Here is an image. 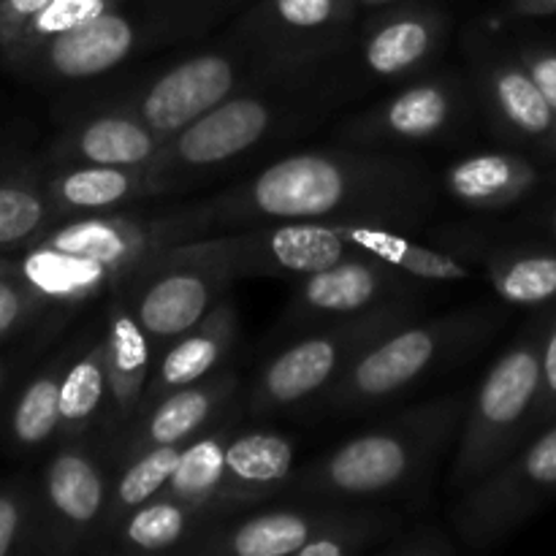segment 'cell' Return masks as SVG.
<instances>
[{
    "label": "cell",
    "mask_w": 556,
    "mask_h": 556,
    "mask_svg": "<svg viewBox=\"0 0 556 556\" xmlns=\"http://www.w3.org/2000/svg\"><path fill=\"white\" fill-rule=\"evenodd\" d=\"M358 9L356 0H255L237 22L282 47L340 58Z\"/></svg>",
    "instance_id": "cell-16"
},
{
    "label": "cell",
    "mask_w": 556,
    "mask_h": 556,
    "mask_svg": "<svg viewBox=\"0 0 556 556\" xmlns=\"http://www.w3.org/2000/svg\"><path fill=\"white\" fill-rule=\"evenodd\" d=\"M0 63H3V52H0Z\"/></svg>",
    "instance_id": "cell-49"
},
{
    "label": "cell",
    "mask_w": 556,
    "mask_h": 556,
    "mask_svg": "<svg viewBox=\"0 0 556 556\" xmlns=\"http://www.w3.org/2000/svg\"><path fill=\"white\" fill-rule=\"evenodd\" d=\"M112 481L85 440H65L47 462L38 492L41 535L49 552H76L92 538L109 535Z\"/></svg>",
    "instance_id": "cell-13"
},
{
    "label": "cell",
    "mask_w": 556,
    "mask_h": 556,
    "mask_svg": "<svg viewBox=\"0 0 556 556\" xmlns=\"http://www.w3.org/2000/svg\"><path fill=\"white\" fill-rule=\"evenodd\" d=\"M416 282L367 255H348L329 269L296 277L286 326L302 329L375 313L386 304L416 299Z\"/></svg>",
    "instance_id": "cell-14"
},
{
    "label": "cell",
    "mask_w": 556,
    "mask_h": 556,
    "mask_svg": "<svg viewBox=\"0 0 556 556\" xmlns=\"http://www.w3.org/2000/svg\"><path fill=\"white\" fill-rule=\"evenodd\" d=\"M470 394L438 396L345 440L293 476L286 492L313 503L396 494L432 470L454 443Z\"/></svg>",
    "instance_id": "cell-3"
},
{
    "label": "cell",
    "mask_w": 556,
    "mask_h": 556,
    "mask_svg": "<svg viewBox=\"0 0 556 556\" xmlns=\"http://www.w3.org/2000/svg\"><path fill=\"white\" fill-rule=\"evenodd\" d=\"M237 304L226 296L195 329L185 331L182 337L168 342L157 353L141 410L150 407L155 400H161V396L172 394V391L201 383V380L220 372L223 362H226L233 342H237Z\"/></svg>",
    "instance_id": "cell-21"
},
{
    "label": "cell",
    "mask_w": 556,
    "mask_h": 556,
    "mask_svg": "<svg viewBox=\"0 0 556 556\" xmlns=\"http://www.w3.org/2000/svg\"><path fill=\"white\" fill-rule=\"evenodd\" d=\"M402 519L391 510L334 508L324 530L299 552V556H351L378 552L400 535Z\"/></svg>",
    "instance_id": "cell-32"
},
{
    "label": "cell",
    "mask_w": 556,
    "mask_h": 556,
    "mask_svg": "<svg viewBox=\"0 0 556 556\" xmlns=\"http://www.w3.org/2000/svg\"><path fill=\"white\" fill-rule=\"evenodd\" d=\"M448 20L429 5H400L369 22L362 38V63L378 79H407L443 47Z\"/></svg>",
    "instance_id": "cell-18"
},
{
    "label": "cell",
    "mask_w": 556,
    "mask_h": 556,
    "mask_svg": "<svg viewBox=\"0 0 556 556\" xmlns=\"http://www.w3.org/2000/svg\"><path fill=\"white\" fill-rule=\"evenodd\" d=\"M231 434L233 432L228 427L206 429L199 438L185 443L177 470L163 494L182 500V503L201 505L215 514H226L223 486H226V448Z\"/></svg>",
    "instance_id": "cell-30"
},
{
    "label": "cell",
    "mask_w": 556,
    "mask_h": 556,
    "mask_svg": "<svg viewBox=\"0 0 556 556\" xmlns=\"http://www.w3.org/2000/svg\"><path fill=\"white\" fill-rule=\"evenodd\" d=\"M462 92L451 79H424L402 87L396 96L358 117L348 128L362 141H429L456 128Z\"/></svg>",
    "instance_id": "cell-17"
},
{
    "label": "cell",
    "mask_w": 556,
    "mask_h": 556,
    "mask_svg": "<svg viewBox=\"0 0 556 556\" xmlns=\"http://www.w3.org/2000/svg\"><path fill=\"white\" fill-rule=\"evenodd\" d=\"M489 280L503 302L541 307L556 302V250H505L486 261Z\"/></svg>",
    "instance_id": "cell-31"
},
{
    "label": "cell",
    "mask_w": 556,
    "mask_h": 556,
    "mask_svg": "<svg viewBox=\"0 0 556 556\" xmlns=\"http://www.w3.org/2000/svg\"><path fill=\"white\" fill-rule=\"evenodd\" d=\"M519 60L525 63V68L530 71L535 85L541 87V92L546 96V101L552 103L556 112V47L530 43V47L521 49Z\"/></svg>",
    "instance_id": "cell-41"
},
{
    "label": "cell",
    "mask_w": 556,
    "mask_h": 556,
    "mask_svg": "<svg viewBox=\"0 0 556 556\" xmlns=\"http://www.w3.org/2000/svg\"><path fill=\"white\" fill-rule=\"evenodd\" d=\"M556 421V309L541 331V410L538 427Z\"/></svg>",
    "instance_id": "cell-39"
},
{
    "label": "cell",
    "mask_w": 556,
    "mask_h": 556,
    "mask_svg": "<svg viewBox=\"0 0 556 556\" xmlns=\"http://www.w3.org/2000/svg\"><path fill=\"white\" fill-rule=\"evenodd\" d=\"M296 476V448L286 434L239 432L231 434L226 448V486L223 508H244L258 500L286 492Z\"/></svg>",
    "instance_id": "cell-24"
},
{
    "label": "cell",
    "mask_w": 556,
    "mask_h": 556,
    "mask_svg": "<svg viewBox=\"0 0 556 556\" xmlns=\"http://www.w3.org/2000/svg\"><path fill=\"white\" fill-rule=\"evenodd\" d=\"M543 147H546L548 155H556V123H554L552 134H548V136H546V141H543Z\"/></svg>",
    "instance_id": "cell-44"
},
{
    "label": "cell",
    "mask_w": 556,
    "mask_h": 556,
    "mask_svg": "<svg viewBox=\"0 0 556 556\" xmlns=\"http://www.w3.org/2000/svg\"><path fill=\"white\" fill-rule=\"evenodd\" d=\"M185 445H161L150 448L134 459L123 462L117 481L112 483V508H109V527L106 532L117 527L119 519L134 514L136 508L147 505L150 500L161 497L172 481L177 462L182 456Z\"/></svg>",
    "instance_id": "cell-34"
},
{
    "label": "cell",
    "mask_w": 556,
    "mask_h": 556,
    "mask_svg": "<svg viewBox=\"0 0 556 556\" xmlns=\"http://www.w3.org/2000/svg\"><path fill=\"white\" fill-rule=\"evenodd\" d=\"M119 0H49L20 33L14 41L3 49V63L9 68H20L33 52L49 43L52 38L65 36L71 30L90 25L98 16L112 11Z\"/></svg>",
    "instance_id": "cell-36"
},
{
    "label": "cell",
    "mask_w": 556,
    "mask_h": 556,
    "mask_svg": "<svg viewBox=\"0 0 556 556\" xmlns=\"http://www.w3.org/2000/svg\"><path fill=\"white\" fill-rule=\"evenodd\" d=\"M353 223L271 220L223 237H201V248L233 277H307L358 255Z\"/></svg>",
    "instance_id": "cell-12"
},
{
    "label": "cell",
    "mask_w": 556,
    "mask_h": 556,
    "mask_svg": "<svg viewBox=\"0 0 556 556\" xmlns=\"http://www.w3.org/2000/svg\"><path fill=\"white\" fill-rule=\"evenodd\" d=\"M106 367H109V416L106 424L123 438L130 424L139 418L147 386L155 369V348L141 329L136 315L123 299L109 307L106 326Z\"/></svg>",
    "instance_id": "cell-22"
},
{
    "label": "cell",
    "mask_w": 556,
    "mask_h": 556,
    "mask_svg": "<svg viewBox=\"0 0 556 556\" xmlns=\"http://www.w3.org/2000/svg\"><path fill=\"white\" fill-rule=\"evenodd\" d=\"M49 0H0V52Z\"/></svg>",
    "instance_id": "cell-42"
},
{
    "label": "cell",
    "mask_w": 556,
    "mask_h": 556,
    "mask_svg": "<svg viewBox=\"0 0 556 556\" xmlns=\"http://www.w3.org/2000/svg\"><path fill=\"white\" fill-rule=\"evenodd\" d=\"M237 277L212 258L201 239L182 242L147 258L114 296L123 299L150 337L155 353L195 329L223 299Z\"/></svg>",
    "instance_id": "cell-10"
},
{
    "label": "cell",
    "mask_w": 556,
    "mask_h": 556,
    "mask_svg": "<svg viewBox=\"0 0 556 556\" xmlns=\"http://www.w3.org/2000/svg\"><path fill=\"white\" fill-rule=\"evenodd\" d=\"M541 410V334L521 337L467 400L451 462V486L467 489L519 448Z\"/></svg>",
    "instance_id": "cell-8"
},
{
    "label": "cell",
    "mask_w": 556,
    "mask_h": 556,
    "mask_svg": "<svg viewBox=\"0 0 556 556\" xmlns=\"http://www.w3.org/2000/svg\"><path fill=\"white\" fill-rule=\"evenodd\" d=\"M380 554L389 556H448L456 552L454 543L432 527H418L410 535H394L389 543L378 548Z\"/></svg>",
    "instance_id": "cell-40"
},
{
    "label": "cell",
    "mask_w": 556,
    "mask_h": 556,
    "mask_svg": "<svg viewBox=\"0 0 556 556\" xmlns=\"http://www.w3.org/2000/svg\"><path fill=\"white\" fill-rule=\"evenodd\" d=\"M483 96L497 125L510 136L530 141H546L556 123V112L530 71L519 58H494L483 68Z\"/></svg>",
    "instance_id": "cell-27"
},
{
    "label": "cell",
    "mask_w": 556,
    "mask_h": 556,
    "mask_svg": "<svg viewBox=\"0 0 556 556\" xmlns=\"http://www.w3.org/2000/svg\"><path fill=\"white\" fill-rule=\"evenodd\" d=\"M494 324L497 320L486 307L456 309L429 320H407L369 345L326 391V400L340 410L383 405L421 383L427 375L478 351L494 331Z\"/></svg>",
    "instance_id": "cell-7"
},
{
    "label": "cell",
    "mask_w": 556,
    "mask_h": 556,
    "mask_svg": "<svg viewBox=\"0 0 556 556\" xmlns=\"http://www.w3.org/2000/svg\"><path fill=\"white\" fill-rule=\"evenodd\" d=\"M320 74L324 71L271 81L258 90L228 98L168 136L163 150L150 163L161 195L188 188L195 179L242 161L244 155L296 125L309 106L324 103L326 96L318 87Z\"/></svg>",
    "instance_id": "cell-6"
},
{
    "label": "cell",
    "mask_w": 556,
    "mask_h": 556,
    "mask_svg": "<svg viewBox=\"0 0 556 556\" xmlns=\"http://www.w3.org/2000/svg\"><path fill=\"white\" fill-rule=\"evenodd\" d=\"M215 516L220 514L161 494L117 521L112 530L114 548L123 554H185Z\"/></svg>",
    "instance_id": "cell-26"
},
{
    "label": "cell",
    "mask_w": 556,
    "mask_h": 556,
    "mask_svg": "<svg viewBox=\"0 0 556 556\" xmlns=\"http://www.w3.org/2000/svg\"><path fill=\"white\" fill-rule=\"evenodd\" d=\"M535 163L514 152H481L451 163L443 185L459 204L478 212H500L538 188Z\"/></svg>",
    "instance_id": "cell-25"
},
{
    "label": "cell",
    "mask_w": 556,
    "mask_h": 556,
    "mask_svg": "<svg viewBox=\"0 0 556 556\" xmlns=\"http://www.w3.org/2000/svg\"><path fill=\"white\" fill-rule=\"evenodd\" d=\"M217 228L271 220L407 228L434 210V188L416 161L364 150H307L210 199Z\"/></svg>",
    "instance_id": "cell-1"
},
{
    "label": "cell",
    "mask_w": 556,
    "mask_h": 556,
    "mask_svg": "<svg viewBox=\"0 0 556 556\" xmlns=\"http://www.w3.org/2000/svg\"><path fill=\"white\" fill-rule=\"evenodd\" d=\"M16 266V258H11V255H0V271H9Z\"/></svg>",
    "instance_id": "cell-47"
},
{
    "label": "cell",
    "mask_w": 556,
    "mask_h": 556,
    "mask_svg": "<svg viewBox=\"0 0 556 556\" xmlns=\"http://www.w3.org/2000/svg\"><path fill=\"white\" fill-rule=\"evenodd\" d=\"M353 244L358 255L380 261L400 275L424 282H465L472 277V269L451 250L429 248L405 237L400 228L383 226H351Z\"/></svg>",
    "instance_id": "cell-28"
},
{
    "label": "cell",
    "mask_w": 556,
    "mask_h": 556,
    "mask_svg": "<svg viewBox=\"0 0 556 556\" xmlns=\"http://www.w3.org/2000/svg\"><path fill=\"white\" fill-rule=\"evenodd\" d=\"M217 228L210 201L166 212H109L71 217L49 228L16 258L20 275L49 304H85L117 293L152 258Z\"/></svg>",
    "instance_id": "cell-2"
},
{
    "label": "cell",
    "mask_w": 556,
    "mask_h": 556,
    "mask_svg": "<svg viewBox=\"0 0 556 556\" xmlns=\"http://www.w3.org/2000/svg\"><path fill=\"white\" fill-rule=\"evenodd\" d=\"M413 315H416V299H405V302L386 304L375 313L326 324L315 334L291 342L255 375L250 389V410H286L326 394L369 345L383 340L396 326L413 320Z\"/></svg>",
    "instance_id": "cell-9"
},
{
    "label": "cell",
    "mask_w": 556,
    "mask_h": 556,
    "mask_svg": "<svg viewBox=\"0 0 556 556\" xmlns=\"http://www.w3.org/2000/svg\"><path fill=\"white\" fill-rule=\"evenodd\" d=\"M552 497H556V421L462 489L459 503L451 508V525L470 548H489L505 541Z\"/></svg>",
    "instance_id": "cell-11"
},
{
    "label": "cell",
    "mask_w": 556,
    "mask_h": 556,
    "mask_svg": "<svg viewBox=\"0 0 556 556\" xmlns=\"http://www.w3.org/2000/svg\"><path fill=\"white\" fill-rule=\"evenodd\" d=\"M548 231H552V237L556 239V201L552 204V210H548Z\"/></svg>",
    "instance_id": "cell-46"
},
{
    "label": "cell",
    "mask_w": 556,
    "mask_h": 556,
    "mask_svg": "<svg viewBox=\"0 0 556 556\" xmlns=\"http://www.w3.org/2000/svg\"><path fill=\"white\" fill-rule=\"evenodd\" d=\"M329 60L334 58L269 41L233 20L223 41L163 68L119 106L139 114L150 128L168 139L228 98L271 81L324 71Z\"/></svg>",
    "instance_id": "cell-4"
},
{
    "label": "cell",
    "mask_w": 556,
    "mask_h": 556,
    "mask_svg": "<svg viewBox=\"0 0 556 556\" xmlns=\"http://www.w3.org/2000/svg\"><path fill=\"white\" fill-rule=\"evenodd\" d=\"M58 220L123 212L144 199L161 195L150 166H87L63 163L43 182Z\"/></svg>",
    "instance_id": "cell-20"
},
{
    "label": "cell",
    "mask_w": 556,
    "mask_h": 556,
    "mask_svg": "<svg viewBox=\"0 0 556 556\" xmlns=\"http://www.w3.org/2000/svg\"><path fill=\"white\" fill-rule=\"evenodd\" d=\"M47 188L25 177L0 179V255L25 250L54 226Z\"/></svg>",
    "instance_id": "cell-33"
},
{
    "label": "cell",
    "mask_w": 556,
    "mask_h": 556,
    "mask_svg": "<svg viewBox=\"0 0 556 556\" xmlns=\"http://www.w3.org/2000/svg\"><path fill=\"white\" fill-rule=\"evenodd\" d=\"M556 0H508V16H554Z\"/></svg>",
    "instance_id": "cell-43"
},
{
    "label": "cell",
    "mask_w": 556,
    "mask_h": 556,
    "mask_svg": "<svg viewBox=\"0 0 556 556\" xmlns=\"http://www.w3.org/2000/svg\"><path fill=\"white\" fill-rule=\"evenodd\" d=\"M109 416L106 342H96L63 369L60 383V434L63 440H85L96 424Z\"/></svg>",
    "instance_id": "cell-29"
},
{
    "label": "cell",
    "mask_w": 556,
    "mask_h": 556,
    "mask_svg": "<svg viewBox=\"0 0 556 556\" xmlns=\"http://www.w3.org/2000/svg\"><path fill=\"white\" fill-rule=\"evenodd\" d=\"M3 383H5V372H3V367H0V389H3Z\"/></svg>",
    "instance_id": "cell-48"
},
{
    "label": "cell",
    "mask_w": 556,
    "mask_h": 556,
    "mask_svg": "<svg viewBox=\"0 0 556 556\" xmlns=\"http://www.w3.org/2000/svg\"><path fill=\"white\" fill-rule=\"evenodd\" d=\"M166 139L130 109L117 106L81 119L58 141L63 163L87 166H150Z\"/></svg>",
    "instance_id": "cell-23"
},
{
    "label": "cell",
    "mask_w": 556,
    "mask_h": 556,
    "mask_svg": "<svg viewBox=\"0 0 556 556\" xmlns=\"http://www.w3.org/2000/svg\"><path fill=\"white\" fill-rule=\"evenodd\" d=\"M334 508H275L212 527L185 554L199 556H299L324 530Z\"/></svg>",
    "instance_id": "cell-19"
},
{
    "label": "cell",
    "mask_w": 556,
    "mask_h": 556,
    "mask_svg": "<svg viewBox=\"0 0 556 556\" xmlns=\"http://www.w3.org/2000/svg\"><path fill=\"white\" fill-rule=\"evenodd\" d=\"M41 535L38 497L25 486H0V556L30 552Z\"/></svg>",
    "instance_id": "cell-37"
},
{
    "label": "cell",
    "mask_w": 556,
    "mask_h": 556,
    "mask_svg": "<svg viewBox=\"0 0 556 556\" xmlns=\"http://www.w3.org/2000/svg\"><path fill=\"white\" fill-rule=\"evenodd\" d=\"M63 364L41 369L30 383L22 389L11 407L9 432L20 448L36 451L60 434V383H63Z\"/></svg>",
    "instance_id": "cell-35"
},
{
    "label": "cell",
    "mask_w": 556,
    "mask_h": 556,
    "mask_svg": "<svg viewBox=\"0 0 556 556\" xmlns=\"http://www.w3.org/2000/svg\"><path fill=\"white\" fill-rule=\"evenodd\" d=\"M358 5H375V9H378V5H394V3H402V0H356Z\"/></svg>",
    "instance_id": "cell-45"
},
{
    "label": "cell",
    "mask_w": 556,
    "mask_h": 556,
    "mask_svg": "<svg viewBox=\"0 0 556 556\" xmlns=\"http://www.w3.org/2000/svg\"><path fill=\"white\" fill-rule=\"evenodd\" d=\"M43 307H49V302L20 275L16 266L9 271H0V342L14 337Z\"/></svg>",
    "instance_id": "cell-38"
},
{
    "label": "cell",
    "mask_w": 556,
    "mask_h": 556,
    "mask_svg": "<svg viewBox=\"0 0 556 556\" xmlns=\"http://www.w3.org/2000/svg\"><path fill=\"white\" fill-rule=\"evenodd\" d=\"M255 0H119L90 25L52 38L16 71L43 81H85L237 20Z\"/></svg>",
    "instance_id": "cell-5"
},
{
    "label": "cell",
    "mask_w": 556,
    "mask_h": 556,
    "mask_svg": "<svg viewBox=\"0 0 556 556\" xmlns=\"http://www.w3.org/2000/svg\"><path fill=\"white\" fill-rule=\"evenodd\" d=\"M237 375L217 372L201 383L185 386L152 402L139 413L130 432L117 440V459L128 462L161 445H185L223 413V407L237 394Z\"/></svg>",
    "instance_id": "cell-15"
}]
</instances>
